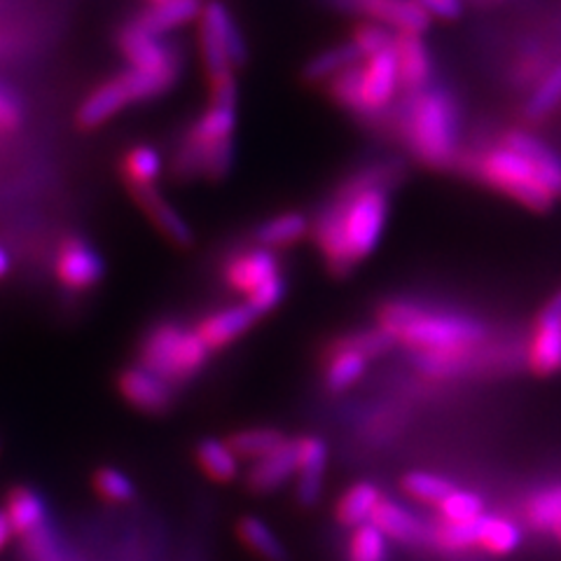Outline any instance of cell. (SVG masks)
<instances>
[{"mask_svg": "<svg viewBox=\"0 0 561 561\" xmlns=\"http://www.w3.org/2000/svg\"><path fill=\"white\" fill-rule=\"evenodd\" d=\"M202 24L210 28V33L216 35L218 43L222 45L227 61H230L232 68H241L249 59V49H245V41L237 26V22L232 20L230 10L220 3H208L206 8H202Z\"/></svg>", "mask_w": 561, "mask_h": 561, "instance_id": "obj_22", "label": "cell"}, {"mask_svg": "<svg viewBox=\"0 0 561 561\" xmlns=\"http://www.w3.org/2000/svg\"><path fill=\"white\" fill-rule=\"evenodd\" d=\"M421 313V307L414 305V302H408V300H391L379 307V328L389 332V335H393L396 340L405 332L412 321L416 319V316Z\"/></svg>", "mask_w": 561, "mask_h": 561, "instance_id": "obj_45", "label": "cell"}, {"mask_svg": "<svg viewBox=\"0 0 561 561\" xmlns=\"http://www.w3.org/2000/svg\"><path fill=\"white\" fill-rule=\"evenodd\" d=\"M152 3H162V0H152Z\"/></svg>", "mask_w": 561, "mask_h": 561, "instance_id": "obj_54", "label": "cell"}, {"mask_svg": "<svg viewBox=\"0 0 561 561\" xmlns=\"http://www.w3.org/2000/svg\"><path fill=\"white\" fill-rule=\"evenodd\" d=\"M398 169L375 167L344 183L313 222V239L332 276H348L360 260L373 255L391 208Z\"/></svg>", "mask_w": 561, "mask_h": 561, "instance_id": "obj_1", "label": "cell"}, {"mask_svg": "<svg viewBox=\"0 0 561 561\" xmlns=\"http://www.w3.org/2000/svg\"><path fill=\"white\" fill-rule=\"evenodd\" d=\"M398 84L400 78L393 47L379 51L375 57H367V64L363 66V103L367 115H377L383 108H389Z\"/></svg>", "mask_w": 561, "mask_h": 561, "instance_id": "obj_10", "label": "cell"}, {"mask_svg": "<svg viewBox=\"0 0 561 561\" xmlns=\"http://www.w3.org/2000/svg\"><path fill=\"white\" fill-rule=\"evenodd\" d=\"M367 370V358L354 348L332 344L325 356L323 383L330 393H342L363 379Z\"/></svg>", "mask_w": 561, "mask_h": 561, "instance_id": "obj_24", "label": "cell"}, {"mask_svg": "<svg viewBox=\"0 0 561 561\" xmlns=\"http://www.w3.org/2000/svg\"><path fill=\"white\" fill-rule=\"evenodd\" d=\"M10 267H12V260L3 245H0V278H5L10 274Z\"/></svg>", "mask_w": 561, "mask_h": 561, "instance_id": "obj_51", "label": "cell"}, {"mask_svg": "<svg viewBox=\"0 0 561 561\" xmlns=\"http://www.w3.org/2000/svg\"><path fill=\"white\" fill-rule=\"evenodd\" d=\"M478 348H461V351H421L414 354L416 370L428 377H459L466 375L476 365Z\"/></svg>", "mask_w": 561, "mask_h": 561, "instance_id": "obj_30", "label": "cell"}, {"mask_svg": "<svg viewBox=\"0 0 561 561\" xmlns=\"http://www.w3.org/2000/svg\"><path fill=\"white\" fill-rule=\"evenodd\" d=\"M559 101H561V64L554 66L548 73V78L536 87V92L524 105V115L529 119H542L557 108Z\"/></svg>", "mask_w": 561, "mask_h": 561, "instance_id": "obj_42", "label": "cell"}, {"mask_svg": "<svg viewBox=\"0 0 561 561\" xmlns=\"http://www.w3.org/2000/svg\"><path fill=\"white\" fill-rule=\"evenodd\" d=\"M346 557L348 561H389V538L367 522L351 534Z\"/></svg>", "mask_w": 561, "mask_h": 561, "instance_id": "obj_40", "label": "cell"}, {"mask_svg": "<svg viewBox=\"0 0 561 561\" xmlns=\"http://www.w3.org/2000/svg\"><path fill=\"white\" fill-rule=\"evenodd\" d=\"M288 440V437L280 433L278 428H245V431H237L230 437H227V447L234 451L237 459H249V461H257L262 456L272 454L276 447H280Z\"/></svg>", "mask_w": 561, "mask_h": 561, "instance_id": "obj_33", "label": "cell"}, {"mask_svg": "<svg viewBox=\"0 0 561 561\" xmlns=\"http://www.w3.org/2000/svg\"><path fill=\"white\" fill-rule=\"evenodd\" d=\"M522 538L524 534L517 522L499 515H482L478 546L484 552L494 557H507L522 546Z\"/></svg>", "mask_w": 561, "mask_h": 561, "instance_id": "obj_29", "label": "cell"}, {"mask_svg": "<svg viewBox=\"0 0 561 561\" xmlns=\"http://www.w3.org/2000/svg\"><path fill=\"white\" fill-rule=\"evenodd\" d=\"M396 59H398V78L400 84L410 92L424 90L433 73V61L426 43L416 33H398L393 41Z\"/></svg>", "mask_w": 561, "mask_h": 561, "instance_id": "obj_19", "label": "cell"}, {"mask_svg": "<svg viewBox=\"0 0 561 561\" xmlns=\"http://www.w3.org/2000/svg\"><path fill=\"white\" fill-rule=\"evenodd\" d=\"M402 131L421 162L433 169H447L459 144V111L451 94L437 87L414 92L402 115Z\"/></svg>", "mask_w": 561, "mask_h": 561, "instance_id": "obj_2", "label": "cell"}, {"mask_svg": "<svg viewBox=\"0 0 561 561\" xmlns=\"http://www.w3.org/2000/svg\"><path fill=\"white\" fill-rule=\"evenodd\" d=\"M237 127V108L230 105H210L206 113H202L192 122L185 140L197 146H216L222 140H232Z\"/></svg>", "mask_w": 561, "mask_h": 561, "instance_id": "obj_27", "label": "cell"}, {"mask_svg": "<svg viewBox=\"0 0 561 561\" xmlns=\"http://www.w3.org/2000/svg\"><path fill=\"white\" fill-rule=\"evenodd\" d=\"M119 171L129 190L150 187L162 173V157L152 146H134L122 157Z\"/></svg>", "mask_w": 561, "mask_h": 561, "instance_id": "obj_32", "label": "cell"}, {"mask_svg": "<svg viewBox=\"0 0 561 561\" xmlns=\"http://www.w3.org/2000/svg\"><path fill=\"white\" fill-rule=\"evenodd\" d=\"M237 536L245 548L265 561H288V550L272 526L255 515H243L237 522Z\"/></svg>", "mask_w": 561, "mask_h": 561, "instance_id": "obj_28", "label": "cell"}, {"mask_svg": "<svg viewBox=\"0 0 561 561\" xmlns=\"http://www.w3.org/2000/svg\"><path fill=\"white\" fill-rule=\"evenodd\" d=\"M480 519L461 522V524L437 519L435 524H431L428 546H435L437 550L451 552V554L476 548L478 546V534H480Z\"/></svg>", "mask_w": 561, "mask_h": 561, "instance_id": "obj_34", "label": "cell"}, {"mask_svg": "<svg viewBox=\"0 0 561 561\" xmlns=\"http://www.w3.org/2000/svg\"><path fill=\"white\" fill-rule=\"evenodd\" d=\"M129 192L136 199V204L146 210L152 225L162 232V237L169 243L179 245V249H192V245H195V234H192L190 225L181 218L179 210L164 202L160 190L150 185V187H134Z\"/></svg>", "mask_w": 561, "mask_h": 561, "instance_id": "obj_15", "label": "cell"}, {"mask_svg": "<svg viewBox=\"0 0 561 561\" xmlns=\"http://www.w3.org/2000/svg\"><path fill=\"white\" fill-rule=\"evenodd\" d=\"M117 45L134 70H144V73L181 76L179 55H175L167 43L160 41V35H152L140 26H136L134 22L119 31Z\"/></svg>", "mask_w": 561, "mask_h": 561, "instance_id": "obj_7", "label": "cell"}, {"mask_svg": "<svg viewBox=\"0 0 561 561\" xmlns=\"http://www.w3.org/2000/svg\"><path fill=\"white\" fill-rule=\"evenodd\" d=\"M26 550L33 561H66L61 548L57 546V536L51 531L49 522L43 524L38 531L26 536Z\"/></svg>", "mask_w": 561, "mask_h": 561, "instance_id": "obj_48", "label": "cell"}, {"mask_svg": "<svg viewBox=\"0 0 561 561\" xmlns=\"http://www.w3.org/2000/svg\"><path fill=\"white\" fill-rule=\"evenodd\" d=\"M195 459L204 476L218 484H230L241 476V466L234 451L227 447L225 440H218V437H204V440H199L195 447Z\"/></svg>", "mask_w": 561, "mask_h": 561, "instance_id": "obj_25", "label": "cell"}, {"mask_svg": "<svg viewBox=\"0 0 561 561\" xmlns=\"http://www.w3.org/2000/svg\"><path fill=\"white\" fill-rule=\"evenodd\" d=\"M328 92L348 113L367 117L365 103H363V66L354 64V66L340 70L335 78H330Z\"/></svg>", "mask_w": 561, "mask_h": 561, "instance_id": "obj_38", "label": "cell"}, {"mask_svg": "<svg viewBox=\"0 0 561 561\" xmlns=\"http://www.w3.org/2000/svg\"><path fill=\"white\" fill-rule=\"evenodd\" d=\"M286 293H288V284H286V278L284 276H276V278H272V280H267V284H262L257 290H253L251 295H249V305L260 319L262 316H267L270 311H274L280 302H284V297H286Z\"/></svg>", "mask_w": 561, "mask_h": 561, "instance_id": "obj_47", "label": "cell"}, {"mask_svg": "<svg viewBox=\"0 0 561 561\" xmlns=\"http://www.w3.org/2000/svg\"><path fill=\"white\" fill-rule=\"evenodd\" d=\"M342 5L356 10L373 20L396 26L398 33H416L428 31L431 16L416 0H342Z\"/></svg>", "mask_w": 561, "mask_h": 561, "instance_id": "obj_13", "label": "cell"}, {"mask_svg": "<svg viewBox=\"0 0 561 561\" xmlns=\"http://www.w3.org/2000/svg\"><path fill=\"white\" fill-rule=\"evenodd\" d=\"M117 391L129 405L144 414L162 416L175 405V389L164 379L146 370L144 365H127L117 375Z\"/></svg>", "mask_w": 561, "mask_h": 561, "instance_id": "obj_6", "label": "cell"}, {"mask_svg": "<svg viewBox=\"0 0 561 561\" xmlns=\"http://www.w3.org/2000/svg\"><path fill=\"white\" fill-rule=\"evenodd\" d=\"M12 538H14V529H12V524H10V517L5 513V507H0V554L8 550Z\"/></svg>", "mask_w": 561, "mask_h": 561, "instance_id": "obj_50", "label": "cell"}, {"mask_svg": "<svg viewBox=\"0 0 561 561\" xmlns=\"http://www.w3.org/2000/svg\"><path fill=\"white\" fill-rule=\"evenodd\" d=\"M478 173L484 183L534 210H550L554 204V197L546 183L540 181L531 162H526L522 154L511 148L499 146L484 152L478 164Z\"/></svg>", "mask_w": 561, "mask_h": 561, "instance_id": "obj_4", "label": "cell"}, {"mask_svg": "<svg viewBox=\"0 0 561 561\" xmlns=\"http://www.w3.org/2000/svg\"><path fill=\"white\" fill-rule=\"evenodd\" d=\"M360 59V51L356 49L354 43H344L337 47H330L321 55H316L302 70L305 82H321L335 78L340 70L354 66Z\"/></svg>", "mask_w": 561, "mask_h": 561, "instance_id": "obj_35", "label": "cell"}, {"mask_svg": "<svg viewBox=\"0 0 561 561\" xmlns=\"http://www.w3.org/2000/svg\"><path fill=\"white\" fill-rule=\"evenodd\" d=\"M548 309H552L554 313H559L561 316V290L559 293H554V297H552V300L546 305Z\"/></svg>", "mask_w": 561, "mask_h": 561, "instance_id": "obj_52", "label": "cell"}, {"mask_svg": "<svg viewBox=\"0 0 561 561\" xmlns=\"http://www.w3.org/2000/svg\"><path fill=\"white\" fill-rule=\"evenodd\" d=\"M328 468V445L316 435L297 437V484L295 499L300 505L311 507L321 499L323 478Z\"/></svg>", "mask_w": 561, "mask_h": 561, "instance_id": "obj_9", "label": "cell"}, {"mask_svg": "<svg viewBox=\"0 0 561 561\" xmlns=\"http://www.w3.org/2000/svg\"><path fill=\"white\" fill-rule=\"evenodd\" d=\"M105 276V262L92 243L80 237H70L59 245L57 278L73 293H84L99 286Z\"/></svg>", "mask_w": 561, "mask_h": 561, "instance_id": "obj_8", "label": "cell"}, {"mask_svg": "<svg viewBox=\"0 0 561 561\" xmlns=\"http://www.w3.org/2000/svg\"><path fill=\"white\" fill-rule=\"evenodd\" d=\"M393 41L396 35L383 28L379 24H360L356 31H354V43L356 49L360 51V57H375L379 55V51L393 47Z\"/></svg>", "mask_w": 561, "mask_h": 561, "instance_id": "obj_46", "label": "cell"}, {"mask_svg": "<svg viewBox=\"0 0 561 561\" xmlns=\"http://www.w3.org/2000/svg\"><path fill=\"white\" fill-rule=\"evenodd\" d=\"M486 337V328L461 313H443V311H426L412 321V325L402 332L398 342L412 348L414 354L421 351H461V348H478Z\"/></svg>", "mask_w": 561, "mask_h": 561, "instance_id": "obj_5", "label": "cell"}, {"mask_svg": "<svg viewBox=\"0 0 561 561\" xmlns=\"http://www.w3.org/2000/svg\"><path fill=\"white\" fill-rule=\"evenodd\" d=\"M370 522L386 538L405 542V546H424L431 540V522L386 496L375 507Z\"/></svg>", "mask_w": 561, "mask_h": 561, "instance_id": "obj_14", "label": "cell"}, {"mask_svg": "<svg viewBox=\"0 0 561 561\" xmlns=\"http://www.w3.org/2000/svg\"><path fill=\"white\" fill-rule=\"evenodd\" d=\"M396 337L389 335V332L375 328V330H358L354 335L348 337H340L335 342V346H344V348H354L358 354H363L367 360L389 354V351L396 346Z\"/></svg>", "mask_w": 561, "mask_h": 561, "instance_id": "obj_44", "label": "cell"}, {"mask_svg": "<svg viewBox=\"0 0 561 561\" xmlns=\"http://www.w3.org/2000/svg\"><path fill=\"white\" fill-rule=\"evenodd\" d=\"M501 146L515 150L526 162H531V167L540 175V181L550 190V195L554 199L561 197V157L550 146L526 131L505 134Z\"/></svg>", "mask_w": 561, "mask_h": 561, "instance_id": "obj_18", "label": "cell"}, {"mask_svg": "<svg viewBox=\"0 0 561 561\" xmlns=\"http://www.w3.org/2000/svg\"><path fill=\"white\" fill-rule=\"evenodd\" d=\"M257 319L260 316L249 305H232L208 313L206 319L197 323L195 330L202 342L210 348V354H216V351L243 337L257 323Z\"/></svg>", "mask_w": 561, "mask_h": 561, "instance_id": "obj_12", "label": "cell"}, {"mask_svg": "<svg viewBox=\"0 0 561 561\" xmlns=\"http://www.w3.org/2000/svg\"><path fill=\"white\" fill-rule=\"evenodd\" d=\"M122 84L131 99V103L138 101H150L154 96H162L164 92H169L173 82L179 80L175 73H144V70H134L129 68L127 73L119 76Z\"/></svg>", "mask_w": 561, "mask_h": 561, "instance_id": "obj_41", "label": "cell"}, {"mask_svg": "<svg viewBox=\"0 0 561 561\" xmlns=\"http://www.w3.org/2000/svg\"><path fill=\"white\" fill-rule=\"evenodd\" d=\"M280 276V260L270 249H251L225 265V284L241 295H251L262 284Z\"/></svg>", "mask_w": 561, "mask_h": 561, "instance_id": "obj_11", "label": "cell"}, {"mask_svg": "<svg viewBox=\"0 0 561 561\" xmlns=\"http://www.w3.org/2000/svg\"><path fill=\"white\" fill-rule=\"evenodd\" d=\"M199 14V0H162V3H152L148 10L140 12L134 24L152 35H162L167 31H173L192 20H197Z\"/></svg>", "mask_w": 561, "mask_h": 561, "instance_id": "obj_23", "label": "cell"}, {"mask_svg": "<svg viewBox=\"0 0 561 561\" xmlns=\"http://www.w3.org/2000/svg\"><path fill=\"white\" fill-rule=\"evenodd\" d=\"M400 486L414 501L428 503V505H440L456 489L449 480H445L440 476H433V472H424V470L405 472L400 480Z\"/></svg>", "mask_w": 561, "mask_h": 561, "instance_id": "obj_39", "label": "cell"}, {"mask_svg": "<svg viewBox=\"0 0 561 561\" xmlns=\"http://www.w3.org/2000/svg\"><path fill=\"white\" fill-rule=\"evenodd\" d=\"M383 499L381 489L375 482H356L344 491V496L337 503V522L348 529H358V526L373 519L375 507Z\"/></svg>", "mask_w": 561, "mask_h": 561, "instance_id": "obj_26", "label": "cell"}, {"mask_svg": "<svg viewBox=\"0 0 561 561\" xmlns=\"http://www.w3.org/2000/svg\"><path fill=\"white\" fill-rule=\"evenodd\" d=\"M529 367L538 377H550L561 370V316L548 307H542L534 325Z\"/></svg>", "mask_w": 561, "mask_h": 561, "instance_id": "obj_16", "label": "cell"}, {"mask_svg": "<svg viewBox=\"0 0 561 561\" xmlns=\"http://www.w3.org/2000/svg\"><path fill=\"white\" fill-rule=\"evenodd\" d=\"M437 511H440V519L445 522H476L484 515V501L478 494H470V491L454 489L451 494L437 505Z\"/></svg>", "mask_w": 561, "mask_h": 561, "instance_id": "obj_43", "label": "cell"}, {"mask_svg": "<svg viewBox=\"0 0 561 561\" xmlns=\"http://www.w3.org/2000/svg\"><path fill=\"white\" fill-rule=\"evenodd\" d=\"M22 122V108L8 92L0 90V129H14Z\"/></svg>", "mask_w": 561, "mask_h": 561, "instance_id": "obj_49", "label": "cell"}, {"mask_svg": "<svg viewBox=\"0 0 561 561\" xmlns=\"http://www.w3.org/2000/svg\"><path fill=\"white\" fill-rule=\"evenodd\" d=\"M94 491L105 501L113 505H129L138 499V486L127 476L125 470L113 468V466H101L94 478H92Z\"/></svg>", "mask_w": 561, "mask_h": 561, "instance_id": "obj_37", "label": "cell"}, {"mask_svg": "<svg viewBox=\"0 0 561 561\" xmlns=\"http://www.w3.org/2000/svg\"><path fill=\"white\" fill-rule=\"evenodd\" d=\"M293 476H297V437L276 447L272 454L262 456L253 463L245 476V486L253 494H272V491L284 486Z\"/></svg>", "mask_w": 561, "mask_h": 561, "instance_id": "obj_17", "label": "cell"}, {"mask_svg": "<svg viewBox=\"0 0 561 561\" xmlns=\"http://www.w3.org/2000/svg\"><path fill=\"white\" fill-rule=\"evenodd\" d=\"M554 534L559 536V540H561V526H557V529H554Z\"/></svg>", "mask_w": 561, "mask_h": 561, "instance_id": "obj_53", "label": "cell"}, {"mask_svg": "<svg viewBox=\"0 0 561 561\" xmlns=\"http://www.w3.org/2000/svg\"><path fill=\"white\" fill-rule=\"evenodd\" d=\"M5 513L14 529V536H31L38 531L43 524H47V501L38 489L28 484H16L8 491L5 499Z\"/></svg>", "mask_w": 561, "mask_h": 561, "instance_id": "obj_21", "label": "cell"}, {"mask_svg": "<svg viewBox=\"0 0 561 561\" xmlns=\"http://www.w3.org/2000/svg\"><path fill=\"white\" fill-rule=\"evenodd\" d=\"M524 519L536 531H554L561 526V486L542 489L526 501Z\"/></svg>", "mask_w": 561, "mask_h": 561, "instance_id": "obj_36", "label": "cell"}, {"mask_svg": "<svg viewBox=\"0 0 561 561\" xmlns=\"http://www.w3.org/2000/svg\"><path fill=\"white\" fill-rule=\"evenodd\" d=\"M309 232V220L300 214H280L262 222L253 239L260 249H284L295 241H300Z\"/></svg>", "mask_w": 561, "mask_h": 561, "instance_id": "obj_31", "label": "cell"}, {"mask_svg": "<svg viewBox=\"0 0 561 561\" xmlns=\"http://www.w3.org/2000/svg\"><path fill=\"white\" fill-rule=\"evenodd\" d=\"M129 103H131V99L119 78L103 82L80 103L78 115H76L78 127L84 131L96 129V127L105 125L111 117H115L119 111H125Z\"/></svg>", "mask_w": 561, "mask_h": 561, "instance_id": "obj_20", "label": "cell"}, {"mask_svg": "<svg viewBox=\"0 0 561 561\" xmlns=\"http://www.w3.org/2000/svg\"><path fill=\"white\" fill-rule=\"evenodd\" d=\"M210 360V348L195 328L173 321L154 323L138 342V365L175 386L199 377Z\"/></svg>", "mask_w": 561, "mask_h": 561, "instance_id": "obj_3", "label": "cell"}]
</instances>
